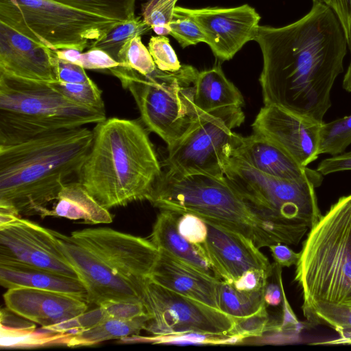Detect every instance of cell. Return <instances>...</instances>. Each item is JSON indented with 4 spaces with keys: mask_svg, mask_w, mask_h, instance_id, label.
Here are the masks:
<instances>
[{
    "mask_svg": "<svg viewBox=\"0 0 351 351\" xmlns=\"http://www.w3.org/2000/svg\"><path fill=\"white\" fill-rule=\"evenodd\" d=\"M254 40L263 55L259 82L264 105L324 123L347 53L346 36L335 12L313 1L309 12L290 24L259 26Z\"/></svg>",
    "mask_w": 351,
    "mask_h": 351,
    "instance_id": "cell-1",
    "label": "cell"
},
{
    "mask_svg": "<svg viewBox=\"0 0 351 351\" xmlns=\"http://www.w3.org/2000/svg\"><path fill=\"white\" fill-rule=\"evenodd\" d=\"M295 265L302 310L351 343V194L331 205L310 230Z\"/></svg>",
    "mask_w": 351,
    "mask_h": 351,
    "instance_id": "cell-2",
    "label": "cell"
},
{
    "mask_svg": "<svg viewBox=\"0 0 351 351\" xmlns=\"http://www.w3.org/2000/svg\"><path fill=\"white\" fill-rule=\"evenodd\" d=\"M93 136V130L79 127L0 146V206L20 216H50L48 205L69 178L78 176Z\"/></svg>",
    "mask_w": 351,
    "mask_h": 351,
    "instance_id": "cell-3",
    "label": "cell"
},
{
    "mask_svg": "<svg viewBox=\"0 0 351 351\" xmlns=\"http://www.w3.org/2000/svg\"><path fill=\"white\" fill-rule=\"evenodd\" d=\"M93 132L77 181L108 210L147 200L162 170L141 120L106 119Z\"/></svg>",
    "mask_w": 351,
    "mask_h": 351,
    "instance_id": "cell-4",
    "label": "cell"
},
{
    "mask_svg": "<svg viewBox=\"0 0 351 351\" xmlns=\"http://www.w3.org/2000/svg\"><path fill=\"white\" fill-rule=\"evenodd\" d=\"M224 174L274 244L298 245L323 215L311 181L267 175L234 156L226 161Z\"/></svg>",
    "mask_w": 351,
    "mask_h": 351,
    "instance_id": "cell-5",
    "label": "cell"
},
{
    "mask_svg": "<svg viewBox=\"0 0 351 351\" xmlns=\"http://www.w3.org/2000/svg\"><path fill=\"white\" fill-rule=\"evenodd\" d=\"M147 200L160 210L191 213L251 239L258 247L273 242L238 191L226 178L165 169Z\"/></svg>",
    "mask_w": 351,
    "mask_h": 351,
    "instance_id": "cell-6",
    "label": "cell"
},
{
    "mask_svg": "<svg viewBox=\"0 0 351 351\" xmlns=\"http://www.w3.org/2000/svg\"><path fill=\"white\" fill-rule=\"evenodd\" d=\"M106 119L105 110L76 104L49 82L0 72V146Z\"/></svg>",
    "mask_w": 351,
    "mask_h": 351,
    "instance_id": "cell-7",
    "label": "cell"
},
{
    "mask_svg": "<svg viewBox=\"0 0 351 351\" xmlns=\"http://www.w3.org/2000/svg\"><path fill=\"white\" fill-rule=\"evenodd\" d=\"M109 71L132 94L145 128L158 135L167 148L184 137L204 114L194 101L199 71L192 66L182 65L176 72L156 68L148 75L120 65Z\"/></svg>",
    "mask_w": 351,
    "mask_h": 351,
    "instance_id": "cell-8",
    "label": "cell"
},
{
    "mask_svg": "<svg viewBox=\"0 0 351 351\" xmlns=\"http://www.w3.org/2000/svg\"><path fill=\"white\" fill-rule=\"evenodd\" d=\"M0 21L53 50L82 52L122 23L53 0H0Z\"/></svg>",
    "mask_w": 351,
    "mask_h": 351,
    "instance_id": "cell-9",
    "label": "cell"
},
{
    "mask_svg": "<svg viewBox=\"0 0 351 351\" xmlns=\"http://www.w3.org/2000/svg\"><path fill=\"white\" fill-rule=\"evenodd\" d=\"M244 120L241 106L223 107L205 112L184 137L167 148L162 165L183 174L225 176L226 161L241 136L233 130Z\"/></svg>",
    "mask_w": 351,
    "mask_h": 351,
    "instance_id": "cell-10",
    "label": "cell"
},
{
    "mask_svg": "<svg viewBox=\"0 0 351 351\" xmlns=\"http://www.w3.org/2000/svg\"><path fill=\"white\" fill-rule=\"evenodd\" d=\"M141 300L150 316L145 330L153 335L198 332L228 335L232 318L158 284L149 277L141 289Z\"/></svg>",
    "mask_w": 351,
    "mask_h": 351,
    "instance_id": "cell-11",
    "label": "cell"
},
{
    "mask_svg": "<svg viewBox=\"0 0 351 351\" xmlns=\"http://www.w3.org/2000/svg\"><path fill=\"white\" fill-rule=\"evenodd\" d=\"M71 237L132 284L141 295L143 282L159 256L152 241L105 227L75 230Z\"/></svg>",
    "mask_w": 351,
    "mask_h": 351,
    "instance_id": "cell-12",
    "label": "cell"
},
{
    "mask_svg": "<svg viewBox=\"0 0 351 351\" xmlns=\"http://www.w3.org/2000/svg\"><path fill=\"white\" fill-rule=\"evenodd\" d=\"M0 260L42 267L78 278L60 250L51 230L20 217L0 226Z\"/></svg>",
    "mask_w": 351,
    "mask_h": 351,
    "instance_id": "cell-13",
    "label": "cell"
},
{
    "mask_svg": "<svg viewBox=\"0 0 351 351\" xmlns=\"http://www.w3.org/2000/svg\"><path fill=\"white\" fill-rule=\"evenodd\" d=\"M184 9L199 25L214 56L221 61L231 60L247 42L254 40L260 26V15L247 4Z\"/></svg>",
    "mask_w": 351,
    "mask_h": 351,
    "instance_id": "cell-14",
    "label": "cell"
},
{
    "mask_svg": "<svg viewBox=\"0 0 351 351\" xmlns=\"http://www.w3.org/2000/svg\"><path fill=\"white\" fill-rule=\"evenodd\" d=\"M322 123L269 104L261 108L252 127L254 132L265 136L299 164L307 167L319 156Z\"/></svg>",
    "mask_w": 351,
    "mask_h": 351,
    "instance_id": "cell-15",
    "label": "cell"
},
{
    "mask_svg": "<svg viewBox=\"0 0 351 351\" xmlns=\"http://www.w3.org/2000/svg\"><path fill=\"white\" fill-rule=\"evenodd\" d=\"M57 245L87 293L88 303L141 300L136 288L71 236L52 230Z\"/></svg>",
    "mask_w": 351,
    "mask_h": 351,
    "instance_id": "cell-16",
    "label": "cell"
},
{
    "mask_svg": "<svg viewBox=\"0 0 351 351\" xmlns=\"http://www.w3.org/2000/svg\"><path fill=\"white\" fill-rule=\"evenodd\" d=\"M207 238L202 246L221 280L233 283L248 270L273 274L274 264H271L252 239L217 225L207 223Z\"/></svg>",
    "mask_w": 351,
    "mask_h": 351,
    "instance_id": "cell-17",
    "label": "cell"
},
{
    "mask_svg": "<svg viewBox=\"0 0 351 351\" xmlns=\"http://www.w3.org/2000/svg\"><path fill=\"white\" fill-rule=\"evenodd\" d=\"M56 53L0 21V72L18 77L56 81Z\"/></svg>",
    "mask_w": 351,
    "mask_h": 351,
    "instance_id": "cell-18",
    "label": "cell"
},
{
    "mask_svg": "<svg viewBox=\"0 0 351 351\" xmlns=\"http://www.w3.org/2000/svg\"><path fill=\"white\" fill-rule=\"evenodd\" d=\"M3 299L10 311L42 328L61 324L88 310V302L81 298L36 289H9Z\"/></svg>",
    "mask_w": 351,
    "mask_h": 351,
    "instance_id": "cell-19",
    "label": "cell"
},
{
    "mask_svg": "<svg viewBox=\"0 0 351 351\" xmlns=\"http://www.w3.org/2000/svg\"><path fill=\"white\" fill-rule=\"evenodd\" d=\"M230 156L272 176L298 182L311 181L317 187L323 181V176L317 170L301 165L272 141L258 133L241 136L232 149Z\"/></svg>",
    "mask_w": 351,
    "mask_h": 351,
    "instance_id": "cell-20",
    "label": "cell"
},
{
    "mask_svg": "<svg viewBox=\"0 0 351 351\" xmlns=\"http://www.w3.org/2000/svg\"><path fill=\"white\" fill-rule=\"evenodd\" d=\"M149 278L169 290L219 310L218 285L220 280L166 252L159 250Z\"/></svg>",
    "mask_w": 351,
    "mask_h": 351,
    "instance_id": "cell-21",
    "label": "cell"
},
{
    "mask_svg": "<svg viewBox=\"0 0 351 351\" xmlns=\"http://www.w3.org/2000/svg\"><path fill=\"white\" fill-rule=\"evenodd\" d=\"M0 284L7 289L31 288L60 292L87 301V293L78 278L18 262L0 260Z\"/></svg>",
    "mask_w": 351,
    "mask_h": 351,
    "instance_id": "cell-22",
    "label": "cell"
},
{
    "mask_svg": "<svg viewBox=\"0 0 351 351\" xmlns=\"http://www.w3.org/2000/svg\"><path fill=\"white\" fill-rule=\"evenodd\" d=\"M180 215L176 212L161 210L153 226L152 242L158 250L166 252L205 274L221 280L202 245L190 243L179 233L177 225Z\"/></svg>",
    "mask_w": 351,
    "mask_h": 351,
    "instance_id": "cell-23",
    "label": "cell"
},
{
    "mask_svg": "<svg viewBox=\"0 0 351 351\" xmlns=\"http://www.w3.org/2000/svg\"><path fill=\"white\" fill-rule=\"evenodd\" d=\"M50 216L71 220L82 219L99 224L110 223L112 217L79 182H67L60 191Z\"/></svg>",
    "mask_w": 351,
    "mask_h": 351,
    "instance_id": "cell-24",
    "label": "cell"
},
{
    "mask_svg": "<svg viewBox=\"0 0 351 351\" xmlns=\"http://www.w3.org/2000/svg\"><path fill=\"white\" fill-rule=\"evenodd\" d=\"M194 101L203 112L228 106H242L243 95L226 77L220 65L198 72Z\"/></svg>",
    "mask_w": 351,
    "mask_h": 351,
    "instance_id": "cell-25",
    "label": "cell"
},
{
    "mask_svg": "<svg viewBox=\"0 0 351 351\" xmlns=\"http://www.w3.org/2000/svg\"><path fill=\"white\" fill-rule=\"evenodd\" d=\"M148 313L130 319H106L73 335L68 347L89 346L101 342L138 335L150 319Z\"/></svg>",
    "mask_w": 351,
    "mask_h": 351,
    "instance_id": "cell-26",
    "label": "cell"
},
{
    "mask_svg": "<svg viewBox=\"0 0 351 351\" xmlns=\"http://www.w3.org/2000/svg\"><path fill=\"white\" fill-rule=\"evenodd\" d=\"M265 287L251 291H241L236 289L232 283L221 280L218 285L219 310L231 317L252 315L266 304Z\"/></svg>",
    "mask_w": 351,
    "mask_h": 351,
    "instance_id": "cell-27",
    "label": "cell"
},
{
    "mask_svg": "<svg viewBox=\"0 0 351 351\" xmlns=\"http://www.w3.org/2000/svg\"><path fill=\"white\" fill-rule=\"evenodd\" d=\"M38 332L35 328L10 330L1 328V348H34L53 345L67 346L73 335L58 332L41 328Z\"/></svg>",
    "mask_w": 351,
    "mask_h": 351,
    "instance_id": "cell-28",
    "label": "cell"
},
{
    "mask_svg": "<svg viewBox=\"0 0 351 351\" xmlns=\"http://www.w3.org/2000/svg\"><path fill=\"white\" fill-rule=\"evenodd\" d=\"M243 340L237 336L230 335L210 334L198 332H190L167 335H153L141 337L134 335L121 339V342H149L153 343H178L195 345H229L237 344Z\"/></svg>",
    "mask_w": 351,
    "mask_h": 351,
    "instance_id": "cell-29",
    "label": "cell"
},
{
    "mask_svg": "<svg viewBox=\"0 0 351 351\" xmlns=\"http://www.w3.org/2000/svg\"><path fill=\"white\" fill-rule=\"evenodd\" d=\"M106 18L125 22L135 16L136 0H53Z\"/></svg>",
    "mask_w": 351,
    "mask_h": 351,
    "instance_id": "cell-30",
    "label": "cell"
},
{
    "mask_svg": "<svg viewBox=\"0 0 351 351\" xmlns=\"http://www.w3.org/2000/svg\"><path fill=\"white\" fill-rule=\"evenodd\" d=\"M151 29L143 18L134 16L114 27L93 47L105 51L117 61L119 50L129 39L136 36H142L147 34Z\"/></svg>",
    "mask_w": 351,
    "mask_h": 351,
    "instance_id": "cell-31",
    "label": "cell"
},
{
    "mask_svg": "<svg viewBox=\"0 0 351 351\" xmlns=\"http://www.w3.org/2000/svg\"><path fill=\"white\" fill-rule=\"evenodd\" d=\"M351 144V114L328 123L320 129L319 153L341 154Z\"/></svg>",
    "mask_w": 351,
    "mask_h": 351,
    "instance_id": "cell-32",
    "label": "cell"
},
{
    "mask_svg": "<svg viewBox=\"0 0 351 351\" xmlns=\"http://www.w3.org/2000/svg\"><path fill=\"white\" fill-rule=\"evenodd\" d=\"M117 61L119 65L138 73L148 75L156 69L155 62L147 48L141 41V36L129 39L119 50Z\"/></svg>",
    "mask_w": 351,
    "mask_h": 351,
    "instance_id": "cell-33",
    "label": "cell"
},
{
    "mask_svg": "<svg viewBox=\"0 0 351 351\" xmlns=\"http://www.w3.org/2000/svg\"><path fill=\"white\" fill-rule=\"evenodd\" d=\"M49 85L68 99L83 106L105 110L101 90L93 81L86 83H64L58 81Z\"/></svg>",
    "mask_w": 351,
    "mask_h": 351,
    "instance_id": "cell-34",
    "label": "cell"
},
{
    "mask_svg": "<svg viewBox=\"0 0 351 351\" xmlns=\"http://www.w3.org/2000/svg\"><path fill=\"white\" fill-rule=\"evenodd\" d=\"M170 35L182 48L206 42L202 31L184 8L176 7L170 22Z\"/></svg>",
    "mask_w": 351,
    "mask_h": 351,
    "instance_id": "cell-35",
    "label": "cell"
},
{
    "mask_svg": "<svg viewBox=\"0 0 351 351\" xmlns=\"http://www.w3.org/2000/svg\"><path fill=\"white\" fill-rule=\"evenodd\" d=\"M178 0H148L142 8L143 21L157 35L170 34V22Z\"/></svg>",
    "mask_w": 351,
    "mask_h": 351,
    "instance_id": "cell-36",
    "label": "cell"
},
{
    "mask_svg": "<svg viewBox=\"0 0 351 351\" xmlns=\"http://www.w3.org/2000/svg\"><path fill=\"white\" fill-rule=\"evenodd\" d=\"M232 318V326L228 334L243 340L249 337H260L267 331L274 330L277 326L270 324L266 304L252 315Z\"/></svg>",
    "mask_w": 351,
    "mask_h": 351,
    "instance_id": "cell-37",
    "label": "cell"
},
{
    "mask_svg": "<svg viewBox=\"0 0 351 351\" xmlns=\"http://www.w3.org/2000/svg\"><path fill=\"white\" fill-rule=\"evenodd\" d=\"M148 49L158 69L167 72H176L180 69L182 64L165 36H152Z\"/></svg>",
    "mask_w": 351,
    "mask_h": 351,
    "instance_id": "cell-38",
    "label": "cell"
},
{
    "mask_svg": "<svg viewBox=\"0 0 351 351\" xmlns=\"http://www.w3.org/2000/svg\"><path fill=\"white\" fill-rule=\"evenodd\" d=\"M98 306L100 307L105 319H130L147 313L142 300L113 301Z\"/></svg>",
    "mask_w": 351,
    "mask_h": 351,
    "instance_id": "cell-39",
    "label": "cell"
},
{
    "mask_svg": "<svg viewBox=\"0 0 351 351\" xmlns=\"http://www.w3.org/2000/svg\"><path fill=\"white\" fill-rule=\"evenodd\" d=\"M177 227L179 233L190 243L196 245L205 243L208 235L207 223L197 215L180 214Z\"/></svg>",
    "mask_w": 351,
    "mask_h": 351,
    "instance_id": "cell-40",
    "label": "cell"
},
{
    "mask_svg": "<svg viewBox=\"0 0 351 351\" xmlns=\"http://www.w3.org/2000/svg\"><path fill=\"white\" fill-rule=\"evenodd\" d=\"M56 81L64 83H86L92 80L81 66L58 58L55 62Z\"/></svg>",
    "mask_w": 351,
    "mask_h": 351,
    "instance_id": "cell-41",
    "label": "cell"
},
{
    "mask_svg": "<svg viewBox=\"0 0 351 351\" xmlns=\"http://www.w3.org/2000/svg\"><path fill=\"white\" fill-rule=\"evenodd\" d=\"M76 64L86 69H110L119 65V63L105 51L90 48L87 51L81 52Z\"/></svg>",
    "mask_w": 351,
    "mask_h": 351,
    "instance_id": "cell-42",
    "label": "cell"
},
{
    "mask_svg": "<svg viewBox=\"0 0 351 351\" xmlns=\"http://www.w3.org/2000/svg\"><path fill=\"white\" fill-rule=\"evenodd\" d=\"M270 276L263 270H248L233 282L238 290L251 291L265 287Z\"/></svg>",
    "mask_w": 351,
    "mask_h": 351,
    "instance_id": "cell-43",
    "label": "cell"
},
{
    "mask_svg": "<svg viewBox=\"0 0 351 351\" xmlns=\"http://www.w3.org/2000/svg\"><path fill=\"white\" fill-rule=\"evenodd\" d=\"M274 268L276 271L278 281L280 286L282 295V320L281 324L278 326V331L284 332L296 331L300 325V322L291 308L285 293L281 276L282 267L274 264Z\"/></svg>",
    "mask_w": 351,
    "mask_h": 351,
    "instance_id": "cell-44",
    "label": "cell"
},
{
    "mask_svg": "<svg viewBox=\"0 0 351 351\" xmlns=\"http://www.w3.org/2000/svg\"><path fill=\"white\" fill-rule=\"evenodd\" d=\"M316 170L322 176L351 170V152H342L322 160Z\"/></svg>",
    "mask_w": 351,
    "mask_h": 351,
    "instance_id": "cell-45",
    "label": "cell"
},
{
    "mask_svg": "<svg viewBox=\"0 0 351 351\" xmlns=\"http://www.w3.org/2000/svg\"><path fill=\"white\" fill-rule=\"evenodd\" d=\"M317 1L328 6L336 14L344 32L346 40L348 38L351 23V0H312Z\"/></svg>",
    "mask_w": 351,
    "mask_h": 351,
    "instance_id": "cell-46",
    "label": "cell"
},
{
    "mask_svg": "<svg viewBox=\"0 0 351 351\" xmlns=\"http://www.w3.org/2000/svg\"><path fill=\"white\" fill-rule=\"evenodd\" d=\"M276 265L280 267H289L295 265L300 253L293 251L289 245L278 243L268 247Z\"/></svg>",
    "mask_w": 351,
    "mask_h": 351,
    "instance_id": "cell-47",
    "label": "cell"
},
{
    "mask_svg": "<svg viewBox=\"0 0 351 351\" xmlns=\"http://www.w3.org/2000/svg\"><path fill=\"white\" fill-rule=\"evenodd\" d=\"M264 300L265 304L271 306H277L282 302V290L279 283H267L264 292Z\"/></svg>",
    "mask_w": 351,
    "mask_h": 351,
    "instance_id": "cell-48",
    "label": "cell"
},
{
    "mask_svg": "<svg viewBox=\"0 0 351 351\" xmlns=\"http://www.w3.org/2000/svg\"><path fill=\"white\" fill-rule=\"evenodd\" d=\"M348 47L351 53V23L349 29V35L347 40ZM343 88L348 92H351V60L343 80Z\"/></svg>",
    "mask_w": 351,
    "mask_h": 351,
    "instance_id": "cell-49",
    "label": "cell"
}]
</instances>
